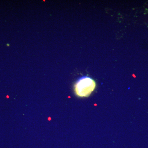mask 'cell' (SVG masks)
<instances>
[{"mask_svg": "<svg viewBox=\"0 0 148 148\" xmlns=\"http://www.w3.org/2000/svg\"><path fill=\"white\" fill-rule=\"evenodd\" d=\"M96 87V83L91 78L83 77L79 79L74 86L76 95L80 97H88Z\"/></svg>", "mask_w": 148, "mask_h": 148, "instance_id": "1", "label": "cell"}]
</instances>
